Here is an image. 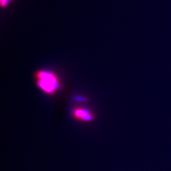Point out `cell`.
I'll list each match as a JSON object with an SVG mask.
<instances>
[{
    "label": "cell",
    "mask_w": 171,
    "mask_h": 171,
    "mask_svg": "<svg viewBox=\"0 0 171 171\" xmlns=\"http://www.w3.org/2000/svg\"><path fill=\"white\" fill-rule=\"evenodd\" d=\"M34 76L37 87L48 95L54 94L60 88L58 76L52 71L39 70L36 72Z\"/></svg>",
    "instance_id": "6da1fadb"
},
{
    "label": "cell",
    "mask_w": 171,
    "mask_h": 171,
    "mask_svg": "<svg viewBox=\"0 0 171 171\" xmlns=\"http://www.w3.org/2000/svg\"><path fill=\"white\" fill-rule=\"evenodd\" d=\"M73 116L78 120L83 122H90L95 118L94 114L86 108H76L72 112Z\"/></svg>",
    "instance_id": "7a4b0ae2"
},
{
    "label": "cell",
    "mask_w": 171,
    "mask_h": 171,
    "mask_svg": "<svg viewBox=\"0 0 171 171\" xmlns=\"http://www.w3.org/2000/svg\"><path fill=\"white\" fill-rule=\"evenodd\" d=\"M12 0H0V3L2 7H6Z\"/></svg>",
    "instance_id": "3957f363"
}]
</instances>
